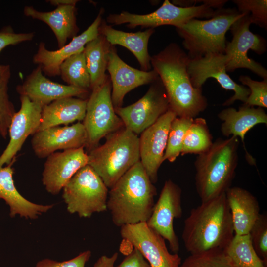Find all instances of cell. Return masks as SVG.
<instances>
[{
	"label": "cell",
	"mask_w": 267,
	"mask_h": 267,
	"mask_svg": "<svg viewBox=\"0 0 267 267\" xmlns=\"http://www.w3.org/2000/svg\"><path fill=\"white\" fill-rule=\"evenodd\" d=\"M190 58L175 43L151 56V64L165 89L170 109L177 117L194 119L207 107L202 89L192 85L188 72Z\"/></svg>",
	"instance_id": "obj_1"
},
{
	"label": "cell",
	"mask_w": 267,
	"mask_h": 267,
	"mask_svg": "<svg viewBox=\"0 0 267 267\" xmlns=\"http://www.w3.org/2000/svg\"><path fill=\"white\" fill-rule=\"evenodd\" d=\"M235 235L225 193L192 208L184 220L182 238L190 254L224 250Z\"/></svg>",
	"instance_id": "obj_2"
},
{
	"label": "cell",
	"mask_w": 267,
	"mask_h": 267,
	"mask_svg": "<svg viewBox=\"0 0 267 267\" xmlns=\"http://www.w3.org/2000/svg\"><path fill=\"white\" fill-rule=\"evenodd\" d=\"M110 189L107 207L116 226L121 227L148 221L157 191L140 161Z\"/></svg>",
	"instance_id": "obj_3"
},
{
	"label": "cell",
	"mask_w": 267,
	"mask_h": 267,
	"mask_svg": "<svg viewBox=\"0 0 267 267\" xmlns=\"http://www.w3.org/2000/svg\"><path fill=\"white\" fill-rule=\"evenodd\" d=\"M239 141L231 136L217 138L194 162L195 187L201 202L225 193L231 187L238 162Z\"/></svg>",
	"instance_id": "obj_4"
},
{
	"label": "cell",
	"mask_w": 267,
	"mask_h": 267,
	"mask_svg": "<svg viewBox=\"0 0 267 267\" xmlns=\"http://www.w3.org/2000/svg\"><path fill=\"white\" fill-rule=\"evenodd\" d=\"M88 155V164L110 189L140 161L139 137L124 127L107 135L105 142Z\"/></svg>",
	"instance_id": "obj_5"
},
{
	"label": "cell",
	"mask_w": 267,
	"mask_h": 267,
	"mask_svg": "<svg viewBox=\"0 0 267 267\" xmlns=\"http://www.w3.org/2000/svg\"><path fill=\"white\" fill-rule=\"evenodd\" d=\"M245 14L236 9H219L209 19H192L176 27L190 59L211 53H224L225 35L232 25Z\"/></svg>",
	"instance_id": "obj_6"
},
{
	"label": "cell",
	"mask_w": 267,
	"mask_h": 267,
	"mask_svg": "<svg viewBox=\"0 0 267 267\" xmlns=\"http://www.w3.org/2000/svg\"><path fill=\"white\" fill-rule=\"evenodd\" d=\"M62 190V198L70 214L90 218L107 210L108 188L88 164L78 170Z\"/></svg>",
	"instance_id": "obj_7"
},
{
	"label": "cell",
	"mask_w": 267,
	"mask_h": 267,
	"mask_svg": "<svg viewBox=\"0 0 267 267\" xmlns=\"http://www.w3.org/2000/svg\"><path fill=\"white\" fill-rule=\"evenodd\" d=\"M111 92V82L107 75L102 84L91 90L88 98L82 123L87 135L85 147L89 152L98 146L102 138L124 127L115 112Z\"/></svg>",
	"instance_id": "obj_8"
},
{
	"label": "cell",
	"mask_w": 267,
	"mask_h": 267,
	"mask_svg": "<svg viewBox=\"0 0 267 267\" xmlns=\"http://www.w3.org/2000/svg\"><path fill=\"white\" fill-rule=\"evenodd\" d=\"M216 12V10L205 4L184 7L165 0L159 8L151 13L139 14L123 11L110 14L106 22L114 25L126 23L127 27L132 28L141 26L154 29L164 25H172L176 28L192 19L210 18Z\"/></svg>",
	"instance_id": "obj_9"
},
{
	"label": "cell",
	"mask_w": 267,
	"mask_h": 267,
	"mask_svg": "<svg viewBox=\"0 0 267 267\" xmlns=\"http://www.w3.org/2000/svg\"><path fill=\"white\" fill-rule=\"evenodd\" d=\"M251 24L250 16L246 14L231 26L232 39L230 42L226 43L224 52L227 57L226 71L232 72L237 69L246 68L263 79L267 78V70L247 55L249 50L258 54H262L266 51L267 47L265 39L250 30Z\"/></svg>",
	"instance_id": "obj_10"
},
{
	"label": "cell",
	"mask_w": 267,
	"mask_h": 267,
	"mask_svg": "<svg viewBox=\"0 0 267 267\" xmlns=\"http://www.w3.org/2000/svg\"><path fill=\"white\" fill-rule=\"evenodd\" d=\"M169 109L165 89L158 77L140 99L126 107L116 108L115 111L124 127L138 135L155 123Z\"/></svg>",
	"instance_id": "obj_11"
},
{
	"label": "cell",
	"mask_w": 267,
	"mask_h": 267,
	"mask_svg": "<svg viewBox=\"0 0 267 267\" xmlns=\"http://www.w3.org/2000/svg\"><path fill=\"white\" fill-rule=\"evenodd\" d=\"M227 61L225 53H211L200 58L190 59L188 72L191 83L195 88L202 89L208 78H214L223 89L234 92V94L222 104L223 106H230L237 100L245 103L250 94V89L236 83L227 74Z\"/></svg>",
	"instance_id": "obj_12"
},
{
	"label": "cell",
	"mask_w": 267,
	"mask_h": 267,
	"mask_svg": "<svg viewBox=\"0 0 267 267\" xmlns=\"http://www.w3.org/2000/svg\"><path fill=\"white\" fill-rule=\"evenodd\" d=\"M182 190L171 179L165 181L151 215L146 222L151 229L166 240L170 250L177 253L179 242L174 228V221L182 215Z\"/></svg>",
	"instance_id": "obj_13"
},
{
	"label": "cell",
	"mask_w": 267,
	"mask_h": 267,
	"mask_svg": "<svg viewBox=\"0 0 267 267\" xmlns=\"http://www.w3.org/2000/svg\"><path fill=\"white\" fill-rule=\"evenodd\" d=\"M120 234L142 254L151 267H178L181 263L179 256L170 253L165 240L146 222L123 225Z\"/></svg>",
	"instance_id": "obj_14"
},
{
	"label": "cell",
	"mask_w": 267,
	"mask_h": 267,
	"mask_svg": "<svg viewBox=\"0 0 267 267\" xmlns=\"http://www.w3.org/2000/svg\"><path fill=\"white\" fill-rule=\"evenodd\" d=\"M176 117L169 109L139 137L140 161L153 184L158 180V172L163 162L170 127Z\"/></svg>",
	"instance_id": "obj_15"
},
{
	"label": "cell",
	"mask_w": 267,
	"mask_h": 267,
	"mask_svg": "<svg viewBox=\"0 0 267 267\" xmlns=\"http://www.w3.org/2000/svg\"><path fill=\"white\" fill-rule=\"evenodd\" d=\"M20 108L13 115L8 129L9 143L0 156V167L15 160L27 137L40 127L43 107L24 96H20Z\"/></svg>",
	"instance_id": "obj_16"
},
{
	"label": "cell",
	"mask_w": 267,
	"mask_h": 267,
	"mask_svg": "<svg viewBox=\"0 0 267 267\" xmlns=\"http://www.w3.org/2000/svg\"><path fill=\"white\" fill-rule=\"evenodd\" d=\"M84 147L55 152L49 155L44 165L42 183L46 190L57 195L81 168L88 165Z\"/></svg>",
	"instance_id": "obj_17"
},
{
	"label": "cell",
	"mask_w": 267,
	"mask_h": 267,
	"mask_svg": "<svg viewBox=\"0 0 267 267\" xmlns=\"http://www.w3.org/2000/svg\"><path fill=\"white\" fill-rule=\"evenodd\" d=\"M107 70L112 85L111 98L114 109L122 107L124 97L129 91L151 84L158 77L153 69L144 71L126 63L119 56L113 45L108 54Z\"/></svg>",
	"instance_id": "obj_18"
},
{
	"label": "cell",
	"mask_w": 267,
	"mask_h": 267,
	"mask_svg": "<svg viewBox=\"0 0 267 267\" xmlns=\"http://www.w3.org/2000/svg\"><path fill=\"white\" fill-rule=\"evenodd\" d=\"M20 96H24L42 107L65 97L85 98L89 91L81 88L59 84L44 76L42 68L38 66L16 87Z\"/></svg>",
	"instance_id": "obj_19"
},
{
	"label": "cell",
	"mask_w": 267,
	"mask_h": 267,
	"mask_svg": "<svg viewBox=\"0 0 267 267\" xmlns=\"http://www.w3.org/2000/svg\"><path fill=\"white\" fill-rule=\"evenodd\" d=\"M87 135L82 123L71 126H55L37 132L31 140L32 149L41 158L47 157L59 150L85 147Z\"/></svg>",
	"instance_id": "obj_20"
},
{
	"label": "cell",
	"mask_w": 267,
	"mask_h": 267,
	"mask_svg": "<svg viewBox=\"0 0 267 267\" xmlns=\"http://www.w3.org/2000/svg\"><path fill=\"white\" fill-rule=\"evenodd\" d=\"M103 12L104 10L101 9L93 22L86 30L56 50L47 49L45 44L41 42L33 57V62L40 66L43 72L48 76L60 75L61 63L69 57L83 51L86 44L99 35Z\"/></svg>",
	"instance_id": "obj_21"
},
{
	"label": "cell",
	"mask_w": 267,
	"mask_h": 267,
	"mask_svg": "<svg viewBox=\"0 0 267 267\" xmlns=\"http://www.w3.org/2000/svg\"><path fill=\"white\" fill-rule=\"evenodd\" d=\"M222 121L221 126L222 134L239 137L246 151V158L251 165H256L254 158L248 153L244 143L245 136L253 127L259 124H267V114L261 107L255 108L243 105L237 110L229 107L222 110L218 114Z\"/></svg>",
	"instance_id": "obj_22"
},
{
	"label": "cell",
	"mask_w": 267,
	"mask_h": 267,
	"mask_svg": "<svg viewBox=\"0 0 267 267\" xmlns=\"http://www.w3.org/2000/svg\"><path fill=\"white\" fill-rule=\"evenodd\" d=\"M15 161L5 167H0V199H3L9 206L11 218L19 215L27 219H37L51 209L54 205L36 204L20 194L13 178L14 169L12 165Z\"/></svg>",
	"instance_id": "obj_23"
},
{
	"label": "cell",
	"mask_w": 267,
	"mask_h": 267,
	"mask_svg": "<svg viewBox=\"0 0 267 267\" xmlns=\"http://www.w3.org/2000/svg\"><path fill=\"white\" fill-rule=\"evenodd\" d=\"M23 13L27 17L46 24L54 34L59 48L66 44L68 39L76 37L79 31L76 21L77 9L74 5L58 6L49 12H41L33 6H25Z\"/></svg>",
	"instance_id": "obj_24"
},
{
	"label": "cell",
	"mask_w": 267,
	"mask_h": 267,
	"mask_svg": "<svg viewBox=\"0 0 267 267\" xmlns=\"http://www.w3.org/2000/svg\"><path fill=\"white\" fill-rule=\"evenodd\" d=\"M235 235L248 234L260 215L256 197L240 187H230L225 192Z\"/></svg>",
	"instance_id": "obj_25"
},
{
	"label": "cell",
	"mask_w": 267,
	"mask_h": 267,
	"mask_svg": "<svg viewBox=\"0 0 267 267\" xmlns=\"http://www.w3.org/2000/svg\"><path fill=\"white\" fill-rule=\"evenodd\" d=\"M99 31L111 45H119L130 50L137 60L141 70H151V56L148 52V44L150 38L154 32V29L127 32L114 28L103 20Z\"/></svg>",
	"instance_id": "obj_26"
},
{
	"label": "cell",
	"mask_w": 267,
	"mask_h": 267,
	"mask_svg": "<svg viewBox=\"0 0 267 267\" xmlns=\"http://www.w3.org/2000/svg\"><path fill=\"white\" fill-rule=\"evenodd\" d=\"M87 100L88 98L69 97L44 106L38 131L61 125L67 126L76 121H83L86 114Z\"/></svg>",
	"instance_id": "obj_27"
},
{
	"label": "cell",
	"mask_w": 267,
	"mask_h": 267,
	"mask_svg": "<svg viewBox=\"0 0 267 267\" xmlns=\"http://www.w3.org/2000/svg\"><path fill=\"white\" fill-rule=\"evenodd\" d=\"M111 45L101 34L88 43L83 52L91 80V91L105 80Z\"/></svg>",
	"instance_id": "obj_28"
},
{
	"label": "cell",
	"mask_w": 267,
	"mask_h": 267,
	"mask_svg": "<svg viewBox=\"0 0 267 267\" xmlns=\"http://www.w3.org/2000/svg\"><path fill=\"white\" fill-rule=\"evenodd\" d=\"M223 251L231 267H266L255 252L249 234H235Z\"/></svg>",
	"instance_id": "obj_29"
},
{
	"label": "cell",
	"mask_w": 267,
	"mask_h": 267,
	"mask_svg": "<svg viewBox=\"0 0 267 267\" xmlns=\"http://www.w3.org/2000/svg\"><path fill=\"white\" fill-rule=\"evenodd\" d=\"M60 75L68 85L91 90V80L83 51L65 59L60 65Z\"/></svg>",
	"instance_id": "obj_30"
},
{
	"label": "cell",
	"mask_w": 267,
	"mask_h": 267,
	"mask_svg": "<svg viewBox=\"0 0 267 267\" xmlns=\"http://www.w3.org/2000/svg\"><path fill=\"white\" fill-rule=\"evenodd\" d=\"M212 139L206 120L196 117L193 119L186 132L180 154L203 153L212 145Z\"/></svg>",
	"instance_id": "obj_31"
},
{
	"label": "cell",
	"mask_w": 267,
	"mask_h": 267,
	"mask_svg": "<svg viewBox=\"0 0 267 267\" xmlns=\"http://www.w3.org/2000/svg\"><path fill=\"white\" fill-rule=\"evenodd\" d=\"M10 77V66L0 65V134L4 138H6L12 118L16 112L8 93Z\"/></svg>",
	"instance_id": "obj_32"
},
{
	"label": "cell",
	"mask_w": 267,
	"mask_h": 267,
	"mask_svg": "<svg viewBox=\"0 0 267 267\" xmlns=\"http://www.w3.org/2000/svg\"><path fill=\"white\" fill-rule=\"evenodd\" d=\"M193 119L176 117L172 121L168 135L163 162H174L181 154L186 132Z\"/></svg>",
	"instance_id": "obj_33"
},
{
	"label": "cell",
	"mask_w": 267,
	"mask_h": 267,
	"mask_svg": "<svg viewBox=\"0 0 267 267\" xmlns=\"http://www.w3.org/2000/svg\"><path fill=\"white\" fill-rule=\"evenodd\" d=\"M178 267H231L223 250L213 249L190 254Z\"/></svg>",
	"instance_id": "obj_34"
},
{
	"label": "cell",
	"mask_w": 267,
	"mask_h": 267,
	"mask_svg": "<svg viewBox=\"0 0 267 267\" xmlns=\"http://www.w3.org/2000/svg\"><path fill=\"white\" fill-rule=\"evenodd\" d=\"M249 235L252 245L259 257L267 267V216L260 214Z\"/></svg>",
	"instance_id": "obj_35"
},
{
	"label": "cell",
	"mask_w": 267,
	"mask_h": 267,
	"mask_svg": "<svg viewBox=\"0 0 267 267\" xmlns=\"http://www.w3.org/2000/svg\"><path fill=\"white\" fill-rule=\"evenodd\" d=\"M238 11L250 15L252 23L263 27L267 26V0H234Z\"/></svg>",
	"instance_id": "obj_36"
},
{
	"label": "cell",
	"mask_w": 267,
	"mask_h": 267,
	"mask_svg": "<svg viewBox=\"0 0 267 267\" xmlns=\"http://www.w3.org/2000/svg\"><path fill=\"white\" fill-rule=\"evenodd\" d=\"M239 81L250 91L246 102L243 104L249 107L267 108V78L262 81L252 80L248 76H240Z\"/></svg>",
	"instance_id": "obj_37"
},
{
	"label": "cell",
	"mask_w": 267,
	"mask_h": 267,
	"mask_svg": "<svg viewBox=\"0 0 267 267\" xmlns=\"http://www.w3.org/2000/svg\"><path fill=\"white\" fill-rule=\"evenodd\" d=\"M91 252L87 250L75 257L67 261L58 262L46 258L38 261L35 267H85L91 257Z\"/></svg>",
	"instance_id": "obj_38"
},
{
	"label": "cell",
	"mask_w": 267,
	"mask_h": 267,
	"mask_svg": "<svg viewBox=\"0 0 267 267\" xmlns=\"http://www.w3.org/2000/svg\"><path fill=\"white\" fill-rule=\"evenodd\" d=\"M34 35V32L15 33L10 26L4 28L0 31V52L7 46L32 40Z\"/></svg>",
	"instance_id": "obj_39"
},
{
	"label": "cell",
	"mask_w": 267,
	"mask_h": 267,
	"mask_svg": "<svg viewBox=\"0 0 267 267\" xmlns=\"http://www.w3.org/2000/svg\"><path fill=\"white\" fill-rule=\"evenodd\" d=\"M113 267H151L142 254L136 248L128 253L122 262Z\"/></svg>",
	"instance_id": "obj_40"
},
{
	"label": "cell",
	"mask_w": 267,
	"mask_h": 267,
	"mask_svg": "<svg viewBox=\"0 0 267 267\" xmlns=\"http://www.w3.org/2000/svg\"><path fill=\"white\" fill-rule=\"evenodd\" d=\"M118 256V254L117 252L110 257L106 255L102 256L95 262L93 267H113Z\"/></svg>",
	"instance_id": "obj_41"
},
{
	"label": "cell",
	"mask_w": 267,
	"mask_h": 267,
	"mask_svg": "<svg viewBox=\"0 0 267 267\" xmlns=\"http://www.w3.org/2000/svg\"><path fill=\"white\" fill-rule=\"evenodd\" d=\"M46 2H49L51 5L55 6L60 5H71L76 6L79 1L78 0H48Z\"/></svg>",
	"instance_id": "obj_42"
}]
</instances>
